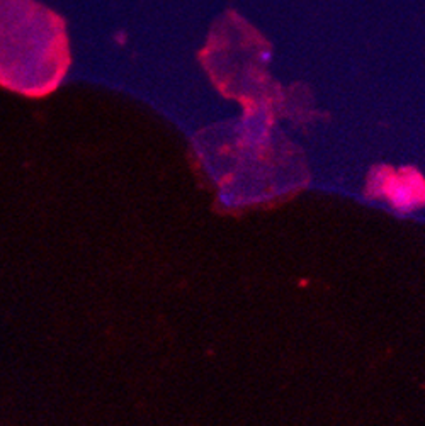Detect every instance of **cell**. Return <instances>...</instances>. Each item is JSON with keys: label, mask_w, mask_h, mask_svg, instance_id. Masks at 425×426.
I'll return each instance as SVG.
<instances>
[{"label": "cell", "mask_w": 425, "mask_h": 426, "mask_svg": "<svg viewBox=\"0 0 425 426\" xmlns=\"http://www.w3.org/2000/svg\"><path fill=\"white\" fill-rule=\"evenodd\" d=\"M388 196L391 202L402 209H408L417 202V192L403 180H393L388 185Z\"/></svg>", "instance_id": "cell-1"}]
</instances>
